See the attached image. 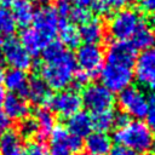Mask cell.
I'll use <instances>...</instances> for the list:
<instances>
[{"mask_svg":"<svg viewBox=\"0 0 155 155\" xmlns=\"http://www.w3.org/2000/svg\"><path fill=\"white\" fill-rule=\"evenodd\" d=\"M107 63L132 68L137 59V50L127 41H114L107 48Z\"/></svg>","mask_w":155,"mask_h":155,"instance_id":"cell-12","label":"cell"},{"mask_svg":"<svg viewBox=\"0 0 155 155\" xmlns=\"http://www.w3.org/2000/svg\"><path fill=\"white\" fill-rule=\"evenodd\" d=\"M91 80V78L88 76V75H86L85 73H82V71H76L75 73V75H74V79H73V82L76 85V86H86V85H88V81Z\"/></svg>","mask_w":155,"mask_h":155,"instance_id":"cell-34","label":"cell"},{"mask_svg":"<svg viewBox=\"0 0 155 155\" xmlns=\"http://www.w3.org/2000/svg\"><path fill=\"white\" fill-rule=\"evenodd\" d=\"M1 2H2V0H0V4H1Z\"/></svg>","mask_w":155,"mask_h":155,"instance_id":"cell-45","label":"cell"},{"mask_svg":"<svg viewBox=\"0 0 155 155\" xmlns=\"http://www.w3.org/2000/svg\"><path fill=\"white\" fill-rule=\"evenodd\" d=\"M90 7H91L97 15H101V16H105V15H108V13L111 11L105 0H94Z\"/></svg>","mask_w":155,"mask_h":155,"instance_id":"cell-32","label":"cell"},{"mask_svg":"<svg viewBox=\"0 0 155 155\" xmlns=\"http://www.w3.org/2000/svg\"><path fill=\"white\" fill-rule=\"evenodd\" d=\"M130 40H131L130 44L136 50L145 51V50L155 46V33L150 27H148L145 23H143Z\"/></svg>","mask_w":155,"mask_h":155,"instance_id":"cell-23","label":"cell"},{"mask_svg":"<svg viewBox=\"0 0 155 155\" xmlns=\"http://www.w3.org/2000/svg\"><path fill=\"white\" fill-rule=\"evenodd\" d=\"M114 139L121 148L138 154L148 153L155 144L153 130L142 120H132L117 127L114 133Z\"/></svg>","mask_w":155,"mask_h":155,"instance_id":"cell-2","label":"cell"},{"mask_svg":"<svg viewBox=\"0 0 155 155\" xmlns=\"http://www.w3.org/2000/svg\"><path fill=\"white\" fill-rule=\"evenodd\" d=\"M34 120L38 125V140H44L50 137L53 127L56 126V117L54 113L46 107H39L35 110Z\"/></svg>","mask_w":155,"mask_h":155,"instance_id":"cell-18","label":"cell"},{"mask_svg":"<svg viewBox=\"0 0 155 155\" xmlns=\"http://www.w3.org/2000/svg\"><path fill=\"white\" fill-rule=\"evenodd\" d=\"M144 23L142 15L134 8H121L113 15L109 21L108 30L116 41L130 40L137 29Z\"/></svg>","mask_w":155,"mask_h":155,"instance_id":"cell-3","label":"cell"},{"mask_svg":"<svg viewBox=\"0 0 155 155\" xmlns=\"http://www.w3.org/2000/svg\"><path fill=\"white\" fill-rule=\"evenodd\" d=\"M4 85L5 87L15 94H19V96H24L27 87H28V75L25 71L19 70V69H8L7 71L4 73V78H2Z\"/></svg>","mask_w":155,"mask_h":155,"instance_id":"cell-20","label":"cell"},{"mask_svg":"<svg viewBox=\"0 0 155 155\" xmlns=\"http://www.w3.org/2000/svg\"><path fill=\"white\" fill-rule=\"evenodd\" d=\"M73 2L71 0H56V12L59 17H62V21H65L68 18V15L70 10L73 8Z\"/></svg>","mask_w":155,"mask_h":155,"instance_id":"cell-31","label":"cell"},{"mask_svg":"<svg viewBox=\"0 0 155 155\" xmlns=\"http://www.w3.org/2000/svg\"><path fill=\"white\" fill-rule=\"evenodd\" d=\"M101 81L102 85L108 88L110 92H121L128 86L133 80V69L124 65L110 64L107 63L103 65L101 73Z\"/></svg>","mask_w":155,"mask_h":155,"instance_id":"cell-8","label":"cell"},{"mask_svg":"<svg viewBox=\"0 0 155 155\" xmlns=\"http://www.w3.org/2000/svg\"><path fill=\"white\" fill-rule=\"evenodd\" d=\"M16 27L11 12L6 8H0V45H4L7 40L12 39Z\"/></svg>","mask_w":155,"mask_h":155,"instance_id":"cell-27","label":"cell"},{"mask_svg":"<svg viewBox=\"0 0 155 155\" xmlns=\"http://www.w3.org/2000/svg\"><path fill=\"white\" fill-rule=\"evenodd\" d=\"M23 153L22 137L17 131L8 130L0 136V155H23Z\"/></svg>","mask_w":155,"mask_h":155,"instance_id":"cell-22","label":"cell"},{"mask_svg":"<svg viewBox=\"0 0 155 155\" xmlns=\"http://www.w3.org/2000/svg\"><path fill=\"white\" fill-rule=\"evenodd\" d=\"M76 73V62L71 52L64 51L58 57L44 62L40 67V76L44 82L51 88L62 91L65 90L74 79Z\"/></svg>","mask_w":155,"mask_h":155,"instance_id":"cell-1","label":"cell"},{"mask_svg":"<svg viewBox=\"0 0 155 155\" xmlns=\"http://www.w3.org/2000/svg\"><path fill=\"white\" fill-rule=\"evenodd\" d=\"M145 119H147L148 126L155 131V98L154 97H151V99H149V108H148Z\"/></svg>","mask_w":155,"mask_h":155,"instance_id":"cell-33","label":"cell"},{"mask_svg":"<svg viewBox=\"0 0 155 155\" xmlns=\"http://www.w3.org/2000/svg\"><path fill=\"white\" fill-rule=\"evenodd\" d=\"M58 33H59L61 44L63 46H67L69 48H76L80 46L81 39H80L79 29L73 23L67 21H61Z\"/></svg>","mask_w":155,"mask_h":155,"instance_id":"cell-24","label":"cell"},{"mask_svg":"<svg viewBox=\"0 0 155 155\" xmlns=\"http://www.w3.org/2000/svg\"><path fill=\"white\" fill-rule=\"evenodd\" d=\"M11 127V120L4 111H0V136L7 132Z\"/></svg>","mask_w":155,"mask_h":155,"instance_id":"cell-35","label":"cell"},{"mask_svg":"<svg viewBox=\"0 0 155 155\" xmlns=\"http://www.w3.org/2000/svg\"><path fill=\"white\" fill-rule=\"evenodd\" d=\"M34 6L28 0H16L12 4V17L16 23V25L27 28L29 24H31L34 18Z\"/></svg>","mask_w":155,"mask_h":155,"instance_id":"cell-21","label":"cell"},{"mask_svg":"<svg viewBox=\"0 0 155 155\" xmlns=\"http://www.w3.org/2000/svg\"><path fill=\"white\" fill-rule=\"evenodd\" d=\"M4 68H2V65H1V63H0V82L2 81V78H4Z\"/></svg>","mask_w":155,"mask_h":155,"instance_id":"cell-43","label":"cell"},{"mask_svg":"<svg viewBox=\"0 0 155 155\" xmlns=\"http://www.w3.org/2000/svg\"><path fill=\"white\" fill-rule=\"evenodd\" d=\"M93 128L98 132L107 133L115 126V113L110 110H104L99 113H94L91 115Z\"/></svg>","mask_w":155,"mask_h":155,"instance_id":"cell-26","label":"cell"},{"mask_svg":"<svg viewBox=\"0 0 155 155\" xmlns=\"http://www.w3.org/2000/svg\"><path fill=\"white\" fill-rule=\"evenodd\" d=\"M21 44L27 50V52L31 54H39L46 46V44L38 36V34L31 29V27H27L21 31Z\"/></svg>","mask_w":155,"mask_h":155,"instance_id":"cell-25","label":"cell"},{"mask_svg":"<svg viewBox=\"0 0 155 155\" xmlns=\"http://www.w3.org/2000/svg\"><path fill=\"white\" fill-rule=\"evenodd\" d=\"M117 104L121 109V113L133 117L134 120H142L147 116L149 99L140 88L136 86H128L119 93Z\"/></svg>","mask_w":155,"mask_h":155,"instance_id":"cell-4","label":"cell"},{"mask_svg":"<svg viewBox=\"0 0 155 155\" xmlns=\"http://www.w3.org/2000/svg\"><path fill=\"white\" fill-rule=\"evenodd\" d=\"M107 4L109 5L110 10H121V8H125V6L128 4L130 0H105Z\"/></svg>","mask_w":155,"mask_h":155,"instance_id":"cell-36","label":"cell"},{"mask_svg":"<svg viewBox=\"0 0 155 155\" xmlns=\"http://www.w3.org/2000/svg\"><path fill=\"white\" fill-rule=\"evenodd\" d=\"M153 97H154V98H155V96H153Z\"/></svg>","mask_w":155,"mask_h":155,"instance_id":"cell-46","label":"cell"},{"mask_svg":"<svg viewBox=\"0 0 155 155\" xmlns=\"http://www.w3.org/2000/svg\"><path fill=\"white\" fill-rule=\"evenodd\" d=\"M74 57L80 71L85 73L91 79L97 76L103 68L104 53L98 45L84 44L78 47Z\"/></svg>","mask_w":155,"mask_h":155,"instance_id":"cell-7","label":"cell"},{"mask_svg":"<svg viewBox=\"0 0 155 155\" xmlns=\"http://www.w3.org/2000/svg\"><path fill=\"white\" fill-rule=\"evenodd\" d=\"M50 155H70V133L65 126L56 125L50 133Z\"/></svg>","mask_w":155,"mask_h":155,"instance_id":"cell-13","label":"cell"},{"mask_svg":"<svg viewBox=\"0 0 155 155\" xmlns=\"http://www.w3.org/2000/svg\"><path fill=\"white\" fill-rule=\"evenodd\" d=\"M50 109L62 117H70L80 111L82 105L81 96L75 88H65L53 94L48 102Z\"/></svg>","mask_w":155,"mask_h":155,"instance_id":"cell-9","label":"cell"},{"mask_svg":"<svg viewBox=\"0 0 155 155\" xmlns=\"http://www.w3.org/2000/svg\"><path fill=\"white\" fill-rule=\"evenodd\" d=\"M59 16L57 15L53 7L41 6L34 13V18L31 22V29L38 34V36L47 45L53 40L59 28Z\"/></svg>","mask_w":155,"mask_h":155,"instance_id":"cell-6","label":"cell"},{"mask_svg":"<svg viewBox=\"0 0 155 155\" xmlns=\"http://www.w3.org/2000/svg\"><path fill=\"white\" fill-rule=\"evenodd\" d=\"M4 113L10 120H23L29 114V104L23 96L8 93L2 103Z\"/></svg>","mask_w":155,"mask_h":155,"instance_id":"cell-14","label":"cell"},{"mask_svg":"<svg viewBox=\"0 0 155 155\" xmlns=\"http://www.w3.org/2000/svg\"><path fill=\"white\" fill-rule=\"evenodd\" d=\"M1 57L12 69H19L25 71L33 65L31 56L16 39H10L2 45Z\"/></svg>","mask_w":155,"mask_h":155,"instance_id":"cell-10","label":"cell"},{"mask_svg":"<svg viewBox=\"0 0 155 155\" xmlns=\"http://www.w3.org/2000/svg\"><path fill=\"white\" fill-rule=\"evenodd\" d=\"M5 91L2 87H0V108H2V103H4V99H5Z\"/></svg>","mask_w":155,"mask_h":155,"instance_id":"cell-41","label":"cell"},{"mask_svg":"<svg viewBox=\"0 0 155 155\" xmlns=\"http://www.w3.org/2000/svg\"><path fill=\"white\" fill-rule=\"evenodd\" d=\"M125 153H126V149L121 147H115V148H111L107 155H125Z\"/></svg>","mask_w":155,"mask_h":155,"instance_id":"cell-39","label":"cell"},{"mask_svg":"<svg viewBox=\"0 0 155 155\" xmlns=\"http://www.w3.org/2000/svg\"><path fill=\"white\" fill-rule=\"evenodd\" d=\"M93 1H94V0H71V2H73V5H74V6L85 7V8L90 7V6L92 5V2H93Z\"/></svg>","mask_w":155,"mask_h":155,"instance_id":"cell-38","label":"cell"},{"mask_svg":"<svg viewBox=\"0 0 155 155\" xmlns=\"http://www.w3.org/2000/svg\"><path fill=\"white\" fill-rule=\"evenodd\" d=\"M24 96H27L31 103L39 107H44L50 102L52 93L51 88L44 82L41 78H33L28 82V87Z\"/></svg>","mask_w":155,"mask_h":155,"instance_id":"cell-16","label":"cell"},{"mask_svg":"<svg viewBox=\"0 0 155 155\" xmlns=\"http://www.w3.org/2000/svg\"><path fill=\"white\" fill-rule=\"evenodd\" d=\"M85 149L90 155H107L111 147V138L104 132H91L84 143Z\"/></svg>","mask_w":155,"mask_h":155,"instance_id":"cell-19","label":"cell"},{"mask_svg":"<svg viewBox=\"0 0 155 155\" xmlns=\"http://www.w3.org/2000/svg\"><path fill=\"white\" fill-rule=\"evenodd\" d=\"M65 128L70 134L76 136L81 139L84 137H87L93 130L91 115L86 111H81V110L78 111L76 114L67 119Z\"/></svg>","mask_w":155,"mask_h":155,"instance_id":"cell-15","label":"cell"},{"mask_svg":"<svg viewBox=\"0 0 155 155\" xmlns=\"http://www.w3.org/2000/svg\"><path fill=\"white\" fill-rule=\"evenodd\" d=\"M80 39L85 44L98 45L105 35V28L99 18H90L87 22L80 25Z\"/></svg>","mask_w":155,"mask_h":155,"instance_id":"cell-17","label":"cell"},{"mask_svg":"<svg viewBox=\"0 0 155 155\" xmlns=\"http://www.w3.org/2000/svg\"><path fill=\"white\" fill-rule=\"evenodd\" d=\"M28 1H30V0H28Z\"/></svg>","mask_w":155,"mask_h":155,"instance_id":"cell-48","label":"cell"},{"mask_svg":"<svg viewBox=\"0 0 155 155\" xmlns=\"http://www.w3.org/2000/svg\"><path fill=\"white\" fill-rule=\"evenodd\" d=\"M133 74L140 85L155 90V46L143 51L136 59Z\"/></svg>","mask_w":155,"mask_h":155,"instance_id":"cell-11","label":"cell"},{"mask_svg":"<svg viewBox=\"0 0 155 155\" xmlns=\"http://www.w3.org/2000/svg\"><path fill=\"white\" fill-rule=\"evenodd\" d=\"M150 28L154 30V33H155V10L154 11H151V15H150Z\"/></svg>","mask_w":155,"mask_h":155,"instance_id":"cell-40","label":"cell"},{"mask_svg":"<svg viewBox=\"0 0 155 155\" xmlns=\"http://www.w3.org/2000/svg\"><path fill=\"white\" fill-rule=\"evenodd\" d=\"M125 155H140V154H138V153H134V151H131V150H126Z\"/></svg>","mask_w":155,"mask_h":155,"instance_id":"cell-44","label":"cell"},{"mask_svg":"<svg viewBox=\"0 0 155 155\" xmlns=\"http://www.w3.org/2000/svg\"><path fill=\"white\" fill-rule=\"evenodd\" d=\"M140 7L144 11H154L155 10V0H140Z\"/></svg>","mask_w":155,"mask_h":155,"instance_id":"cell-37","label":"cell"},{"mask_svg":"<svg viewBox=\"0 0 155 155\" xmlns=\"http://www.w3.org/2000/svg\"><path fill=\"white\" fill-rule=\"evenodd\" d=\"M138 1H140V0H138Z\"/></svg>","mask_w":155,"mask_h":155,"instance_id":"cell-49","label":"cell"},{"mask_svg":"<svg viewBox=\"0 0 155 155\" xmlns=\"http://www.w3.org/2000/svg\"><path fill=\"white\" fill-rule=\"evenodd\" d=\"M23 155H50V153L41 140H33L25 145Z\"/></svg>","mask_w":155,"mask_h":155,"instance_id":"cell-30","label":"cell"},{"mask_svg":"<svg viewBox=\"0 0 155 155\" xmlns=\"http://www.w3.org/2000/svg\"><path fill=\"white\" fill-rule=\"evenodd\" d=\"M81 103L88 111L94 114L110 110L115 103V97L102 84H88L82 90Z\"/></svg>","mask_w":155,"mask_h":155,"instance_id":"cell-5","label":"cell"},{"mask_svg":"<svg viewBox=\"0 0 155 155\" xmlns=\"http://www.w3.org/2000/svg\"><path fill=\"white\" fill-rule=\"evenodd\" d=\"M51 0H39V2L41 4V6H48Z\"/></svg>","mask_w":155,"mask_h":155,"instance_id":"cell-42","label":"cell"},{"mask_svg":"<svg viewBox=\"0 0 155 155\" xmlns=\"http://www.w3.org/2000/svg\"><path fill=\"white\" fill-rule=\"evenodd\" d=\"M87 155H90V154H87Z\"/></svg>","mask_w":155,"mask_h":155,"instance_id":"cell-47","label":"cell"},{"mask_svg":"<svg viewBox=\"0 0 155 155\" xmlns=\"http://www.w3.org/2000/svg\"><path fill=\"white\" fill-rule=\"evenodd\" d=\"M68 18L70 21V23L73 24H84L85 22H87L91 18V13L87 8L85 7H79V6H73V8L70 10Z\"/></svg>","mask_w":155,"mask_h":155,"instance_id":"cell-29","label":"cell"},{"mask_svg":"<svg viewBox=\"0 0 155 155\" xmlns=\"http://www.w3.org/2000/svg\"><path fill=\"white\" fill-rule=\"evenodd\" d=\"M18 134L22 138H36L38 137V125L34 120V117H24L21 120L18 125Z\"/></svg>","mask_w":155,"mask_h":155,"instance_id":"cell-28","label":"cell"}]
</instances>
